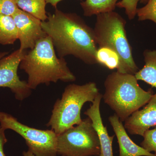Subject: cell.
Listing matches in <instances>:
<instances>
[{
  "instance_id": "6da1fadb",
  "label": "cell",
  "mask_w": 156,
  "mask_h": 156,
  "mask_svg": "<svg viewBox=\"0 0 156 156\" xmlns=\"http://www.w3.org/2000/svg\"><path fill=\"white\" fill-rule=\"evenodd\" d=\"M44 31L51 38L58 57L72 55L89 65L97 64L98 49L94 30L75 13L56 9L42 21Z\"/></svg>"
},
{
  "instance_id": "7a4b0ae2",
  "label": "cell",
  "mask_w": 156,
  "mask_h": 156,
  "mask_svg": "<svg viewBox=\"0 0 156 156\" xmlns=\"http://www.w3.org/2000/svg\"><path fill=\"white\" fill-rule=\"evenodd\" d=\"M19 67L28 75L27 83L31 90L41 84L76 80L65 58L56 55L53 42L48 35L38 41L34 48L26 53Z\"/></svg>"
},
{
  "instance_id": "3957f363",
  "label": "cell",
  "mask_w": 156,
  "mask_h": 156,
  "mask_svg": "<svg viewBox=\"0 0 156 156\" xmlns=\"http://www.w3.org/2000/svg\"><path fill=\"white\" fill-rule=\"evenodd\" d=\"M137 81L134 75L117 71L108 75L105 81L104 101L122 122L145 105L153 95L151 90L142 89Z\"/></svg>"
},
{
  "instance_id": "277c9868",
  "label": "cell",
  "mask_w": 156,
  "mask_h": 156,
  "mask_svg": "<svg viewBox=\"0 0 156 156\" xmlns=\"http://www.w3.org/2000/svg\"><path fill=\"white\" fill-rule=\"evenodd\" d=\"M96 16L93 30L98 47L109 48L118 54L120 66L117 71L134 75L139 69L127 38L126 20L114 11Z\"/></svg>"
},
{
  "instance_id": "5b68a950",
  "label": "cell",
  "mask_w": 156,
  "mask_h": 156,
  "mask_svg": "<svg viewBox=\"0 0 156 156\" xmlns=\"http://www.w3.org/2000/svg\"><path fill=\"white\" fill-rule=\"evenodd\" d=\"M99 93L94 82L83 85H68L61 99L55 102L47 126L59 135L75 125L80 124L83 121L81 109L84 105L87 102L92 103Z\"/></svg>"
},
{
  "instance_id": "8992f818",
  "label": "cell",
  "mask_w": 156,
  "mask_h": 156,
  "mask_svg": "<svg viewBox=\"0 0 156 156\" xmlns=\"http://www.w3.org/2000/svg\"><path fill=\"white\" fill-rule=\"evenodd\" d=\"M57 154L63 156H98V136L89 118L58 135Z\"/></svg>"
},
{
  "instance_id": "52a82bcc",
  "label": "cell",
  "mask_w": 156,
  "mask_h": 156,
  "mask_svg": "<svg viewBox=\"0 0 156 156\" xmlns=\"http://www.w3.org/2000/svg\"><path fill=\"white\" fill-rule=\"evenodd\" d=\"M0 126L10 129L25 140L28 151L35 156H57L58 135L52 130H40L20 122L11 115L0 111Z\"/></svg>"
},
{
  "instance_id": "ba28073f",
  "label": "cell",
  "mask_w": 156,
  "mask_h": 156,
  "mask_svg": "<svg viewBox=\"0 0 156 156\" xmlns=\"http://www.w3.org/2000/svg\"><path fill=\"white\" fill-rule=\"evenodd\" d=\"M26 51L18 49L0 60V87L10 89L15 98L23 101L31 94L27 82L20 79L17 70Z\"/></svg>"
},
{
  "instance_id": "9c48e42d",
  "label": "cell",
  "mask_w": 156,
  "mask_h": 156,
  "mask_svg": "<svg viewBox=\"0 0 156 156\" xmlns=\"http://www.w3.org/2000/svg\"><path fill=\"white\" fill-rule=\"evenodd\" d=\"M12 17L17 26L21 51L32 50L38 41L48 36L42 28V21L27 12L18 9Z\"/></svg>"
},
{
  "instance_id": "30bf717a",
  "label": "cell",
  "mask_w": 156,
  "mask_h": 156,
  "mask_svg": "<svg viewBox=\"0 0 156 156\" xmlns=\"http://www.w3.org/2000/svg\"><path fill=\"white\" fill-rule=\"evenodd\" d=\"M156 126V93L145 106L134 112L125 121V127L132 135L143 136L146 131Z\"/></svg>"
},
{
  "instance_id": "8fae6325",
  "label": "cell",
  "mask_w": 156,
  "mask_h": 156,
  "mask_svg": "<svg viewBox=\"0 0 156 156\" xmlns=\"http://www.w3.org/2000/svg\"><path fill=\"white\" fill-rule=\"evenodd\" d=\"M102 98V95L99 93L84 114L92 121L98 136L100 145V154L98 156H114L112 143L115 136H109L106 127L104 126L100 110Z\"/></svg>"
},
{
  "instance_id": "7c38bea8",
  "label": "cell",
  "mask_w": 156,
  "mask_h": 156,
  "mask_svg": "<svg viewBox=\"0 0 156 156\" xmlns=\"http://www.w3.org/2000/svg\"><path fill=\"white\" fill-rule=\"evenodd\" d=\"M116 136L119 147V156H155L142 147L137 145L126 132L122 122L115 114L108 119Z\"/></svg>"
},
{
  "instance_id": "4fadbf2b",
  "label": "cell",
  "mask_w": 156,
  "mask_h": 156,
  "mask_svg": "<svg viewBox=\"0 0 156 156\" xmlns=\"http://www.w3.org/2000/svg\"><path fill=\"white\" fill-rule=\"evenodd\" d=\"M145 64L134 75L137 80L144 81L156 89V50L144 52Z\"/></svg>"
},
{
  "instance_id": "5bb4252c",
  "label": "cell",
  "mask_w": 156,
  "mask_h": 156,
  "mask_svg": "<svg viewBox=\"0 0 156 156\" xmlns=\"http://www.w3.org/2000/svg\"><path fill=\"white\" fill-rule=\"evenodd\" d=\"M119 0H85L80 3L87 17L114 11Z\"/></svg>"
},
{
  "instance_id": "9a60e30c",
  "label": "cell",
  "mask_w": 156,
  "mask_h": 156,
  "mask_svg": "<svg viewBox=\"0 0 156 156\" xmlns=\"http://www.w3.org/2000/svg\"><path fill=\"white\" fill-rule=\"evenodd\" d=\"M17 39L18 31L13 17L0 14V44H13Z\"/></svg>"
},
{
  "instance_id": "2e32d148",
  "label": "cell",
  "mask_w": 156,
  "mask_h": 156,
  "mask_svg": "<svg viewBox=\"0 0 156 156\" xmlns=\"http://www.w3.org/2000/svg\"><path fill=\"white\" fill-rule=\"evenodd\" d=\"M19 9L42 21L48 19L46 11V0H16Z\"/></svg>"
},
{
  "instance_id": "e0dca14e",
  "label": "cell",
  "mask_w": 156,
  "mask_h": 156,
  "mask_svg": "<svg viewBox=\"0 0 156 156\" xmlns=\"http://www.w3.org/2000/svg\"><path fill=\"white\" fill-rule=\"evenodd\" d=\"M97 64L103 66L109 69H119L120 66L119 57L115 52L105 47L98 48L96 53Z\"/></svg>"
},
{
  "instance_id": "ac0fdd59",
  "label": "cell",
  "mask_w": 156,
  "mask_h": 156,
  "mask_svg": "<svg viewBox=\"0 0 156 156\" xmlns=\"http://www.w3.org/2000/svg\"><path fill=\"white\" fill-rule=\"evenodd\" d=\"M136 15L139 21L150 20L156 25V0H148L145 6L137 9Z\"/></svg>"
},
{
  "instance_id": "d6986e66",
  "label": "cell",
  "mask_w": 156,
  "mask_h": 156,
  "mask_svg": "<svg viewBox=\"0 0 156 156\" xmlns=\"http://www.w3.org/2000/svg\"><path fill=\"white\" fill-rule=\"evenodd\" d=\"M148 1V0H121L117 3L116 7L125 9L128 19L132 20L136 16L138 3L140 2L146 4Z\"/></svg>"
},
{
  "instance_id": "ffe728a7",
  "label": "cell",
  "mask_w": 156,
  "mask_h": 156,
  "mask_svg": "<svg viewBox=\"0 0 156 156\" xmlns=\"http://www.w3.org/2000/svg\"><path fill=\"white\" fill-rule=\"evenodd\" d=\"M143 137L144 139L140 143V146L149 152H153L156 156V127L146 131Z\"/></svg>"
},
{
  "instance_id": "44dd1931",
  "label": "cell",
  "mask_w": 156,
  "mask_h": 156,
  "mask_svg": "<svg viewBox=\"0 0 156 156\" xmlns=\"http://www.w3.org/2000/svg\"><path fill=\"white\" fill-rule=\"evenodd\" d=\"M18 9L16 0H0V14L12 16Z\"/></svg>"
},
{
  "instance_id": "7402d4cb",
  "label": "cell",
  "mask_w": 156,
  "mask_h": 156,
  "mask_svg": "<svg viewBox=\"0 0 156 156\" xmlns=\"http://www.w3.org/2000/svg\"><path fill=\"white\" fill-rule=\"evenodd\" d=\"M5 130L0 126V156H5L4 152V146L8 142L5 134Z\"/></svg>"
},
{
  "instance_id": "603a6c76",
  "label": "cell",
  "mask_w": 156,
  "mask_h": 156,
  "mask_svg": "<svg viewBox=\"0 0 156 156\" xmlns=\"http://www.w3.org/2000/svg\"><path fill=\"white\" fill-rule=\"evenodd\" d=\"M62 0H46L47 4H50L51 5L56 9V6L59 2Z\"/></svg>"
},
{
  "instance_id": "cb8c5ba5",
  "label": "cell",
  "mask_w": 156,
  "mask_h": 156,
  "mask_svg": "<svg viewBox=\"0 0 156 156\" xmlns=\"http://www.w3.org/2000/svg\"><path fill=\"white\" fill-rule=\"evenodd\" d=\"M23 156H35L31 152L29 151H23Z\"/></svg>"
},
{
  "instance_id": "d4e9b609",
  "label": "cell",
  "mask_w": 156,
  "mask_h": 156,
  "mask_svg": "<svg viewBox=\"0 0 156 156\" xmlns=\"http://www.w3.org/2000/svg\"><path fill=\"white\" fill-rule=\"evenodd\" d=\"M8 54V52H2V53H0V60L6 56V55Z\"/></svg>"
},
{
  "instance_id": "484cf974",
  "label": "cell",
  "mask_w": 156,
  "mask_h": 156,
  "mask_svg": "<svg viewBox=\"0 0 156 156\" xmlns=\"http://www.w3.org/2000/svg\"></svg>"
}]
</instances>
